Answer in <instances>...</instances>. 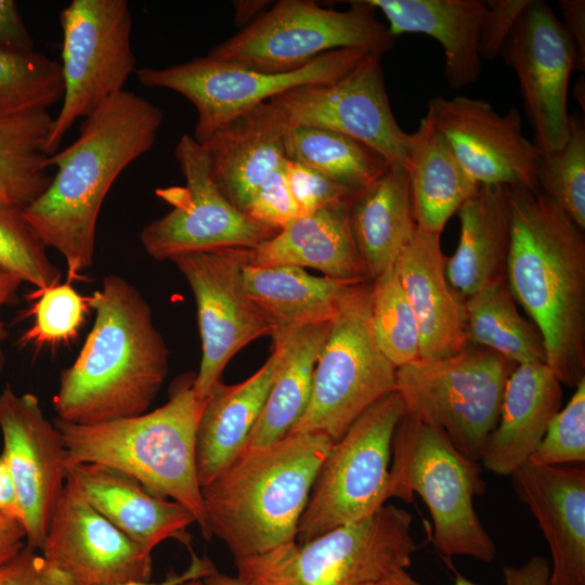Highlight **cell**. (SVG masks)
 Here are the masks:
<instances>
[{"label": "cell", "mask_w": 585, "mask_h": 585, "mask_svg": "<svg viewBox=\"0 0 585 585\" xmlns=\"http://www.w3.org/2000/svg\"><path fill=\"white\" fill-rule=\"evenodd\" d=\"M162 120L160 107L122 90L84 118L70 145L49 156L56 173L22 211L65 259L68 282L82 280L80 273L92 266L102 204L119 174L153 147Z\"/></svg>", "instance_id": "6da1fadb"}, {"label": "cell", "mask_w": 585, "mask_h": 585, "mask_svg": "<svg viewBox=\"0 0 585 585\" xmlns=\"http://www.w3.org/2000/svg\"><path fill=\"white\" fill-rule=\"evenodd\" d=\"M507 187V286L535 323L546 364L574 388L585 378L584 231L540 188Z\"/></svg>", "instance_id": "7a4b0ae2"}, {"label": "cell", "mask_w": 585, "mask_h": 585, "mask_svg": "<svg viewBox=\"0 0 585 585\" xmlns=\"http://www.w3.org/2000/svg\"><path fill=\"white\" fill-rule=\"evenodd\" d=\"M92 329L63 369L53 396L57 418L91 425L146 413L167 374L169 350L152 310L127 280L109 274L89 296Z\"/></svg>", "instance_id": "3957f363"}, {"label": "cell", "mask_w": 585, "mask_h": 585, "mask_svg": "<svg viewBox=\"0 0 585 585\" xmlns=\"http://www.w3.org/2000/svg\"><path fill=\"white\" fill-rule=\"evenodd\" d=\"M333 445L323 433L290 432L262 447L244 450L202 487L210 536L234 559L296 541L318 468Z\"/></svg>", "instance_id": "277c9868"}, {"label": "cell", "mask_w": 585, "mask_h": 585, "mask_svg": "<svg viewBox=\"0 0 585 585\" xmlns=\"http://www.w3.org/2000/svg\"><path fill=\"white\" fill-rule=\"evenodd\" d=\"M194 380V373L174 379L168 401L150 413L91 425L56 417L53 424L63 439L66 467L93 463L127 473L188 509L204 538L210 541L195 459L196 431L206 401L195 395Z\"/></svg>", "instance_id": "5b68a950"}, {"label": "cell", "mask_w": 585, "mask_h": 585, "mask_svg": "<svg viewBox=\"0 0 585 585\" xmlns=\"http://www.w3.org/2000/svg\"><path fill=\"white\" fill-rule=\"evenodd\" d=\"M480 461L461 455L441 429L404 413L391 447L389 496L426 504L433 522L432 542L444 557L469 556L485 563L496 546L473 507L485 492Z\"/></svg>", "instance_id": "8992f818"}, {"label": "cell", "mask_w": 585, "mask_h": 585, "mask_svg": "<svg viewBox=\"0 0 585 585\" xmlns=\"http://www.w3.org/2000/svg\"><path fill=\"white\" fill-rule=\"evenodd\" d=\"M412 515L384 505L369 516L307 543L234 559L237 576L258 585H362L411 564L417 546Z\"/></svg>", "instance_id": "52a82bcc"}, {"label": "cell", "mask_w": 585, "mask_h": 585, "mask_svg": "<svg viewBox=\"0 0 585 585\" xmlns=\"http://www.w3.org/2000/svg\"><path fill=\"white\" fill-rule=\"evenodd\" d=\"M337 11L312 0H280L208 56L251 70L281 74L299 69L320 55L360 49L382 56L395 37L367 0Z\"/></svg>", "instance_id": "ba28073f"}, {"label": "cell", "mask_w": 585, "mask_h": 585, "mask_svg": "<svg viewBox=\"0 0 585 585\" xmlns=\"http://www.w3.org/2000/svg\"><path fill=\"white\" fill-rule=\"evenodd\" d=\"M516 366L492 350L469 343L452 355L398 367L395 392L405 413L441 429L461 455L480 461Z\"/></svg>", "instance_id": "9c48e42d"}, {"label": "cell", "mask_w": 585, "mask_h": 585, "mask_svg": "<svg viewBox=\"0 0 585 585\" xmlns=\"http://www.w3.org/2000/svg\"><path fill=\"white\" fill-rule=\"evenodd\" d=\"M369 295L370 282L358 284L332 320L308 406L289 433H323L335 443L366 410L395 391L396 367L376 343Z\"/></svg>", "instance_id": "30bf717a"}, {"label": "cell", "mask_w": 585, "mask_h": 585, "mask_svg": "<svg viewBox=\"0 0 585 585\" xmlns=\"http://www.w3.org/2000/svg\"><path fill=\"white\" fill-rule=\"evenodd\" d=\"M404 413L401 398L393 391L366 410L333 443L299 520L297 543L361 520L390 498L392 438Z\"/></svg>", "instance_id": "8fae6325"}, {"label": "cell", "mask_w": 585, "mask_h": 585, "mask_svg": "<svg viewBox=\"0 0 585 585\" xmlns=\"http://www.w3.org/2000/svg\"><path fill=\"white\" fill-rule=\"evenodd\" d=\"M64 93L46 152L55 154L79 118L121 92L135 73L131 11L126 0H73L60 13Z\"/></svg>", "instance_id": "7c38bea8"}, {"label": "cell", "mask_w": 585, "mask_h": 585, "mask_svg": "<svg viewBox=\"0 0 585 585\" xmlns=\"http://www.w3.org/2000/svg\"><path fill=\"white\" fill-rule=\"evenodd\" d=\"M368 54L360 49L334 50L281 74L256 72L207 55L165 68H139L135 74L141 84L174 91L194 105L193 138L203 144L240 113L287 90L337 80Z\"/></svg>", "instance_id": "4fadbf2b"}, {"label": "cell", "mask_w": 585, "mask_h": 585, "mask_svg": "<svg viewBox=\"0 0 585 585\" xmlns=\"http://www.w3.org/2000/svg\"><path fill=\"white\" fill-rule=\"evenodd\" d=\"M174 155L185 179L183 186L156 190L172 206L140 234L145 251L155 260L224 249H251L276 233L234 207L213 182L207 153L193 136L179 140Z\"/></svg>", "instance_id": "5bb4252c"}, {"label": "cell", "mask_w": 585, "mask_h": 585, "mask_svg": "<svg viewBox=\"0 0 585 585\" xmlns=\"http://www.w3.org/2000/svg\"><path fill=\"white\" fill-rule=\"evenodd\" d=\"M39 551L44 585H122L153 574V551L93 508L69 477Z\"/></svg>", "instance_id": "9a60e30c"}, {"label": "cell", "mask_w": 585, "mask_h": 585, "mask_svg": "<svg viewBox=\"0 0 585 585\" xmlns=\"http://www.w3.org/2000/svg\"><path fill=\"white\" fill-rule=\"evenodd\" d=\"M247 250L198 252L171 260L195 298L202 360L193 389L202 401L221 382L227 363L239 350L273 333L244 285Z\"/></svg>", "instance_id": "2e32d148"}, {"label": "cell", "mask_w": 585, "mask_h": 585, "mask_svg": "<svg viewBox=\"0 0 585 585\" xmlns=\"http://www.w3.org/2000/svg\"><path fill=\"white\" fill-rule=\"evenodd\" d=\"M270 102L286 127L339 132L370 146L390 164L406 165L410 133L392 113L379 55H366L337 80L297 87Z\"/></svg>", "instance_id": "e0dca14e"}, {"label": "cell", "mask_w": 585, "mask_h": 585, "mask_svg": "<svg viewBox=\"0 0 585 585\" xmlns=\"http://www.w3.org/2000/svg\"><path fill=\"white\" fill-rule=\"evenodd\" d=\"M500 55L519 81L524 112L541 156L560 151L569 135L567 96L576 49L562 21L542 0H530Z\"/></svg>", "instance_id": "ac0fdd59"}, {"label": "cell", "mask_w": 585, "mask_h": 585, "mask_svg": "<svg viewBox=\"0 0 585 585\" xmlns=\"http://www.w3.org/2000/svg\"><path fill=\"white\" fill-rule=\"evenodd\" d=\"M1 457L9 469L26 530V546L39 550L66 479V453L58 429L32 393L6 385L0 394Z\"/></svg>", "instance_id": "d6986e66"}, {"label": "cell", "mask_w": 585, "mask_h": 585, "mask_svg": "<svg viewBox=\"0 0 585 585\" xmlns=\"http://www.w3.org/2000/svg\"><path fill=\"white\" fill-rule=\"evenodd\" d=\"M426 115L479 185L538 188L536 169L541 155L523 135L517 108L502 115L481 99L435 96L428 101Z\"/></svg>", "instance_id": "ffe728a7"}, {"label": "cell", "mask_w": 585, "mask_h": 585, "mask_svg": "<svg viewBox=\"0 0 585 585\" xmlns=\"http://www.w3.org/2000/svg\"><path fill=\"white\" fill-rule=\"evenodd\" d=\"M551 555L549 585H585V467L531 457L510 474Z\"/></svg>", "instance_id": "44dd1931"}, {"label": "cell", "mask_w": 585, "mask_h": 585, "mask_svg": "<svg viewBox=\"0 0 585 585\" xmlns=\"http://www.w3.org/2000/svg\"><path fill=\"white\" fill-rule=\"evenodd\" d=\"M440 235L417 226L393 265L418 324L420 359L445 358L469 344L465 298L446 278Z\"/></svg>", "instance_id": "7402d4cb"}, {"label": "cell", "mask_w": 585, "mask_h": 585, "mask_svg": "<svg viewBox=\"0 0 585 585\" xmlns=\"http://www.w3.org/2000/svg\"><path fill=\"white\" fill-rule=\"evenodd\" d=\"M67 477L93 508L135 543L153 551L159 543L172 538L191 548L187 529L196 519L180 503L168 500L127 473L100 464L70 465Z\"/></svg>", "instance_id": "603a6c76"}, {"label": "cell", "mask_w": 585, "mask_h": 585, "mask_svg": "<svg viewBox=\"0 0 585 585\" xmlns=\"http://www.w3.org/2000/svg\"><path fill=\"white\" fill-rule=\"evenodd\" d=\"M285 129L268 101L235 116L202 144L213 182L243 213L257 188L284 164Z\"/></svg>", "instance_id": "cb8c5ba5"}, {"label": "cell", "mask_w": 585, "mask_h": 585, "mask_svg": "<svg viewBox=\"0 0 585 585\" xmlns=\"http://www.w3.org/2000/svg\"><path fill=\"white\" fill-rule=\"evenodd\" d=\"M561 402L562 384L546 363L517 365L506 381L481 466L498 476L515 472L534 455Z\"/></svg>", "instance_id": "d4e9b609"}, {"label": "cell", "mask_w": 585, "mask_h": 585, "mask_svg": "<svg viewBox=\"0 0 585 585\" xmlns=\"http://www.w3.org/2000/svg\"><path fill=\"white\" fill-rule=\"evenodd\" d=\"M349 206H330L297 218L248 249V264L311 268L335 280L370 282L352 233Z\"/></svg>", "instance_id": "484cf974"}, {"label": "cell", "mask_w": 585, "mask_h": 585, "mask_svg": "<svg viewBox=\"0 0 585 585\" xmlns=\"http://www.w3.org/2000/svg\"><path fill=\"white\" fill-rule=\"evenodd\" d=\"M388 21L390 32L425 34L434 38L445 55L450 87L461 89L478 80L479 40L486 14L483 0H367Z\"/></svg>", "instance_id": "4316f807"}, {"label": "cell", "mask_w": 585, "mask_h": 585, "mask_svg": "<svg viewBox=\"0 0 585 585\" xmlns=\"http://www.w3.org/2000/svg\"><path fill=\"white\" fill-rule=\"evenodd\" d=\"M275 367L271 353L264 364L236 385L219 382L205 402L195 440L200 487L210 483L244 450L265 403Z\"/></svg>", "instance_id": "83f0119b"}, {"label": "cell", "mask_w": 585, "mask_h": 585, "mask_svg": "<svg viewBox=\"0 0 585 585\" xmlns=\"http://www.w3.org/2000/svg\"><path fill=\"white\" fill-rule=\"evenodd\" d=\"M460 234L455 252L446 257L451 286L467 298L505 276L510 242L508 187L480 185L457 211Z\"/></svg>", "instance_id": "f1b7e54d"}, {"label": "cell", "mask_w": 585, "mask_h": 585, "mask_svg": "<svg viewBox=\"0 0 585 585\" xmlns=\"http://www.w3.org/2000/svg\"><path fill=\"white\" fill-rule=\"evenodd\" d=\"M330 323L310 324L272 336L273 378L244 450L266 446L280 440L303 415L311 395L314 367Z\"/></svg>", "instance_id": "f546056e"}, {"label": "cell", "mask_w": 585, "mask_h": 585, "mask_svg": "<svg viewBox=\"0 0 585 585\" xmlns=\"http://www.w3.org/2000/svg\"><path fill=\"white\" fill-rule=\"evenodd\" d=\"M349 217L372 282L394 265L417 227L405 168L391 164L379 178L356 192Z\"/></svg>", "instance_id": "4dcf8cb0"}, {"label": "cell", "mask_w": 585, "mask_h": 585, "mask_svg": "<svg viewBox=\"0 0 585 585\" xmlns=\"http://www.w3.org/2000/svg\"><path fill=\"white\" fill-rule=\"evenodd\" d=\"M243 280L248 296L271 324L272 336L332 321L346 297L360 284L314 276L296 266H259L248 262L243 268Z\"/></svg>", "instance_id": "1f68e13d"}, {"label": "cell", "mask_w": 585, "mask_h": 585, "mask_svg": "<svg viewBox=\"0 0 585 585\" xmlns=\"http://www.w3.org/2000/svg\"><path fill=\"white\" fill-rule=\"evenodd\" d=\"M405 170L418 227L441 234L480 186L464 170L443 134L425 115L413 133Z\"/></svg>", "instance_id": "d6a6232c"}, {"label": "cell", "mask_w": 585, "mask_h": 585, "mask_svg": "<svg viewBox=\"0 0 585 585\" xmlns=\"http://www.w3.org/2000/svg\"><path fill=\"white\" fill-rule=\"evenodd\" d=\"M48 110L0 118V205L24 209L48 187Z\"/></svg>", "instance_id": "836d02e7"}, {"label": "cell", "mask_w": 585, "mask_h": 585, "mask_svg": "<svg viewBox=\"0 0 585 585\" xmlns=\"http://www.w3.org/2000/svg\"><path fill=\"white\" fill-rule=\"evenodd\" d=\"M465 310L470 344L492 350L516 365L546 363L543 339L520 315L505 276L465 298Z\"/></svg>", "instance_id": "e575fe53"}, {"label": "cell", "mask_w": 585, "mask_h": 585, "mask_svg": "<svg viewBox=\"0 0 585 585\" xmlns=\"http://www.w3.org/2000/svg\"><path fill=\"white\" fill-rule=\"evenodd\" d=\"M284 150L286 159L314 169L354 192L374 182L391 165L356 139L314 127H286Z\"/></svg>", "instance_id": "d590c367"}, {"label": "cell", "mask_w": 585, "mask_h": 585, "mask_svg": "<svg viewBox=\"0 0 585 585\" xmlns=\"http://www.w3.org/2000/svg\"><path fill=\"white\" fill-rule=\"evenodd\" d=\"M64 93L60 63L0 47V118L48 110Z\"/></svg>", "instance_id": "8d00e7d4"}, {"label": "cell", "mask_w": 585, "mask_h": 585, "mask_svg": "<svg viewBox=\"0 0 585 585\" xmlns=\"http://www.w3.org/2000/svg\"><path fill=\"white\" fill-rule=\"evenodd\" d=\"M370 321L377 346L398 368L420 359L418 324L392 266L370 282Z\"/></svg>", "instance_id": "74e56055"}, {"label": "cell", "mask_w": 585, "mask_h": 585, "mask_svg": "<svg viewBox=\"0 0 585 585\" xmlns=\"http://www.w3.org/2000/svg\"><path fill=\"white\" fill-rule=\"evenodd\" d=\"M536 180L538 188L584 231L585 122L577 113L569 114V135L564 146L549 156H541Z\"/></svg>", "instance_id": "f35d334b"}, {"label": "cell", "mask_w": 585, "mask_h": 585, "mask_svg": "<svg viewBox=\"0 0 585 585\" xmlns=\"http://www.w3.org/2000/svg\"><path fill=\"white\" fill-rule=\"evenodd\" d=\"M47 247L22 209L0 205V269L36 290L57 285L62 272L49 259Z\"/></svg>", "instance_id": "ab89813d"}, {"label": "cell", "mask_w": 585, "mask_h": 585, "mask_svg": "<svg viewBox=\"0 0 585 585\" xmlns=\"http://www.w3.org/2000/svg\"><path fill=\"white\" fill-rule=\"evenodd\" d=\"M34 300L32 326L21 338L22 344L36 348L57 347L74 340L89 312V297L80 295L66 281L29 295Z\"/></svg>", "instance_id": "60d3db41"}, {"label": "cell", "mask_w": 585, "mask_h": 585, "mask_svg": "<svg viewBox=\"0 0 585 585\" xmlns=\"http://www.w3.org/2000/svg\"><path fill=\"white\" fill-rule=\"evenodd\" d=\"M551 419L533 457L548 465L585 461V378Z\"/></svg>", "instance_id": "b9f144b4"}, {"label": "cell", "mask_w": 585, "mask_h": 585, "mask_svg": "<svg viewBox=\"0 0 585 585\" xmlns=\"http://www.w3.org/2000/svg\"><path fill=\"white\" fill-rule=\"evenodd\" d=\"M284 171L292 197L303 216L326 207L350 204L356 193L296 161L286 159Z\"/></svg>", "instance_id": "7bdbcfd3"}, {"label": "cell", "mask_w": 585, "mask_h": 585, "mask_svg": "<svg viewBox=\"0 0 585 585\" xmlns=\"http://www.w3.org/2000/svg\"><path fill=\"white\" fill-rule=\"evenodd\" d=\"M244 213L275 233L303 216L290 192L284 164L257 188Z\"/></svg>", "instance_id": "ee69618b"}, {"label": "cell", "mask_w": 585, "mask_h": 585, "mask_svg": "<svg viewBox=\"0 0 585 585\" xmlns=\"http://www.w3.org/2000/svg\"><path fill=\"white\" fill-rule=\"evenodd\" d=\"M530 0H486V14L482 24L479 53L492 60L500 55L503 47L517 20Z\"/></svg>", "instance_id": "f6af8a7d"}, {"label": "cell", "mask_w": 585, "mask_h": 585, "mask_svg": "<svg viewBox=\"0 0 585 585\" xmlns=\"http://www.w3.org/2000/svg\"><path fill=\"white\" fill-rule=\"evenodd\" d=\"M43 559L39 550L25 546L0 567V585H44Z\"/></svg>", "instance_id": "bcb514c9"}, {"label": "cell", "mask_w": 585, "mask_h": 585, "mask_svg": "<svg viewBox=\"0 0 585 585\" xmlns=\"http://www.w3.org/2000/svg\"><path fill=\"white\" fill-rule=\"evenodd\" d=\"M0 47L15 51H34L32 38L14 0H0Z\"/></svg>", "instance_id": "7dc6e473"}, {"label": "cell", "mask_w": 585, "mask_h": 585, "mask_svg": "<svg viewBox=\"0 0 585 585\" xmlns=\"http://www.w3.org/2000/svg\"><path fill=\"white\" fill-rule=\"evenodd\" d=\"M559 6L563 16L562 24L574 41L576 49L575 69L585 68V1L560 0Z\"/></svg>", "instance_id": "c3c4849f"}, {"label": "cell", "mask_w": 585, "mask_h": 585, "mask_svg": "<svg viewBox=\"0 0 585 585\" xmlns=\"http://www.w3.org/2000/svg\"><path fill=\"white\" fill-rule=\"evenodd\" d=\"M503 576L505 585H549L550 563L533 555L520 567L505 566Z\"/></svg>", "instance_id": "681fc988"}, {"label": "cell", "mask_w": 585, "mask_h": 585, "mask_svg": "<svg viewBox=\"0 0 585 585\" xmlns=\"http://www.w3.org/2000/svg\"><path fill=\"white\" fill-rule=\"evenodd\" d=\"M26 546L24 525L0 514V567L14 558Z\"/></svg>", "instance_id": "f907efd6"}, {"label": "cell", "mask_w": 585, "mask_h": 585, "mask_svg": "<svg viewBox=\"0 0 585 585\" xmlns=\"http://www.w3.org/2000/svg\"><path fill=\"white\" fill-rule=\"evenodd\" d=\"M217 571L214 563L210 560L209 557L203 556L198 557L192 551V561L190 567L181 574L171 571L167 574L166 578L161 582H139V583H129L122 585H182L192 580H202L205 576Z\"/></svg>", "instance_id": "816d5d0a"}, {"label": "cell", "mask_w": 585, "mask_h": 585, "mask_svg": "<svg viewBox=\"0 0 585 585\" xmlns=\"http://www.w3.org/2000/svg\"><path fill=\"white\" fill-rule=\"evenodd\" d=\"M23 282L11 273L0 269V307L12 304L17 301V290ZM8 332L4 323L0 318V373L4 367V353L1 343L6 338Z\"/></svg>", "instance_id": "f5cc1de1"}, {"label": "cell", "mask_w": 585, "mask_h": 585, "mask_svg": "<svg viewBox=\"0 0 585 585\" xmlns=\"http://www.w3.org/2000/svg\"><path fill=\"white\" fill-rule=\"evenodd\" d=\"M0 514L21 521L14 485L5 461L0 456Z\"/></svg>", "instance_id": "db71d44e"}, {"label": "cell", "mask_w": 585, "mask_h": 585, "mask_svg": "<svg viewBox=\"0 0 585 585\" xmlns=\"http://www.w3.org/2000/svg\"><path fill=\"white\" fill-rule=\"evenodd\" d=\"M271 2L265 0H239L234 1L235 24L243 28L255 21Z\"/></svg>", "instance_id": "11a10c76"}, {"label": "cell", "mask_w": 585, "mask_h": 585, "mask_svg": "<svg viewBox=\"0 0 585 585\" xmlns=\"http://www.w3.org/2000/svg\"><path fill=\"white\" fill-rule=\"evenodd\" d=\"M455 574H456V578H455L454 585H482V584L474 583V582L464 577L458 572H456ZM389 576L393 580V582L396 585H422L421 583H419L418 581L413 578L405 571V569H398L394 572H392Z\"/></svg>", "instance_id": "9f6ffc18"}, {"label": "cell", "mask_w": 585, "mask_h": 585, "mask_svg": "<svg viewBox=\"0 0 585 585\" xmlns=\"http://www.w3.org/2000/svg\"><path fill=\"white\" fill-rule=\"evenodd\" d=\"M204 585H258L251 582L242 580L238 576H230L220 573L218 570L202 578Z\"/></svg>", "instance_id": "6f0895ef"}, {"label": "cell", "mask_w": 585, "mask_h": 585, "mask_svg": "<svg viewBox=\"0 0 585 585\" xmlns=\"http://www.w3.org/2000/svg\"><path fill=\"white\" fill-rule=\"evenodd\" d=\"M362 585H396L393 580L388 576L387 578L382 580V581H378V582H373V583H366V584H362Z\"/></svg>", "instance_id": "680465c9"}, {"label": "cell", "mask_w": 585, "mask_h": 585, "mask_svg": "<svg viewBox=\"0 0 585 585\" xmlns=\"http://www.w3.org/2000/svg\"><path fill=\"white\" fill-rule=\"evenodd\" d=\"M182 585H204L203 581L202 580H192V581H188Z\"/></svg>", "instance_id": "91938a15"}]
</instances>
